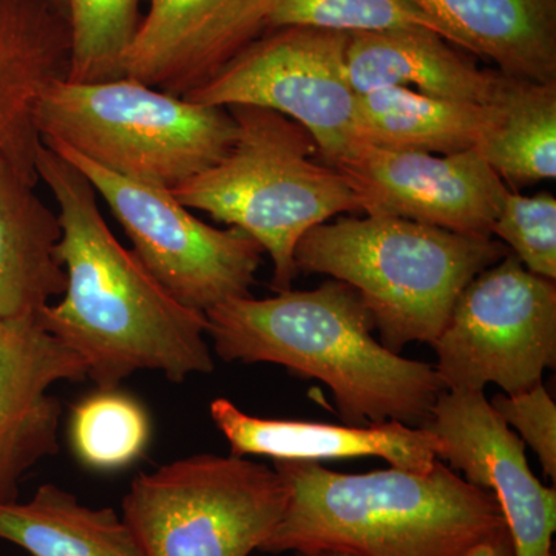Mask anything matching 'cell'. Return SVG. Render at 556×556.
Wrapping results in <instances>:
<instances>
[{
	"mask_svg": "<svg viewBox=\"0 0 556 556\" xmlns=\"http://www.w3.org/2000/svg\"><path fill=\"white\" fill-rule=\"evenodd\" d=\"M36 170L56 200V254L67 276L61 302L36 317L83 358L87 378L100 390H113L142 369L175 383L214 371L206 314L179 303L119 243L89 179L43 142Z\"/></svg>",
	"mask_w": 556,
	"mask_h": 556,
	"instance_id": "1",
	"label": "cell"
},
{
	"mask_svg": "<svg viewBox=\"0 0 556 556\" xmlns=\"http://www.w3.org/2000/svg\"><path fill=\"white\" fill-rule=\"evenodd\" d=\"M206 317L222 361L265 362L320 380L350 426L424 427L445 391L433 365L372 338L375 320L356 289L334 278L313 291L230 299Z\"/></svg>",
	"mask_w": 556,
	"mask_h": 556,
	"instance_id": "2",
	"label": "cell"
},
{
	"mask_svg": "<svg viewBox=\"0 0 556 556\" xmlns=\"http://www.w3.org/2000/svg\"><path fill=\"white\" fill-rule=\"evenodd\" d=\"M287 506L262 552L329 548L356 556H464L506 529L492 493L447 464L364 475L318 463L274 460Z\"/></svg>",
	"mask_w": 556,
	"mask_h": 556,
	"instance_id": "3",
	"label": "cell"
},
{
	"mask_svg": "<svg viewBox=\"0 0 556 556\" xmlns=\"http://www.w3.org/2000/svg\"><path fill=\"white\" fill-rule=\"evenodd\" d=\"M510 254L492 237L464 236L394 217L340 218L308 230L295 248L298 270L356 289L393 353L433 345L463 289Z\"/></svg>",
	"mask_w": 556,
	"mask_h": 556,
	"instance_id": "4",
	"label": "cell"
},
{
	"mask_svg": "<svg viewBox=\"0 0 556 556\" xmlns=\"http://www.w3.org/2000/svg\"><path fill=\"white\" fill-rule=\"evenodd\" d=\"M228 110L237 124L228 153L170 192L257 241L273 260V288L289 291L302 237L336 215L362 211L361 200L342 172L318 160L305 127L254 105Z\"/></svg>",
	"mask_w": 556,
	"mask_h": 556,
	"instance_id": "5",
	"label": "cell"
},
{
	"mask_svg": "<svg viewBox=\"0 0 556 556\" xmlns=\"http://www.w3.org/2000/svg\"><path fill=\"white\" fill-rule=\"evenodd\" d=\"M35 124L42 141L60 142L119 177L167 190L217 164L237 135L228 109L129 76L93 84L51 80L36 100Z\"/></svg>",
	"mask_w": 556,
	"mask_h": 556,
	"instance_id": "6",
	"label": "cell"
},
{
	"mask_svg": "<svg viewBox=\"0 0 556 556\" xmlns=\"http://www.w3.org/2000/svg\"><path fill=\"white\" fill-rule=\"evenodd\" d=\"M287 497L276 468L195 455L138 475L123 518L144 556H249L268 541Z\"/></svg>",
	"mask_w": 556,
	"mask_h": 556,
	"instance_id": "7",
	"label": "cell"
},
{
	"mask_svg": "<svg viewBox=\"0 0 556 556\" xmlns=\"http://www.w3.org/2000/svg\"><path fill=\"white\" fill-rule=\"evenodd\" d=\"M348 33L281 28L230 58L185 98L212 108L254 105L281 113L309 131L317 156L338 167L362 144L357 93L346 76Z\"/></svg>",
	"mask_w": 556,
	"mask_h": 556,
	"instance_id": "8",
	"label": "cell"
},
{
	"mask_svg": "<svg viewBox=\"0 0 556 556\" xmlns=\"http://www.w3.org/2000/svg\"><path fill=\"white\" fill-rule=\"evenodd\" d=\"M42 142L89 179L129 237L131 251L179 303L206 314L249 295L265 251L248 233L214 228L170 190L119 177L60 142Z\"/></svg>",
	"mask_w": 556,
	"mask_h": 556,
	"instance_id": "9",
	"label": "cell"
},
{
	"mask_svg": "<svg viewBox=\"0 0 556 556\" xmlns=\"http://www.w3.org/2000/svg\"><path fill=\"white\" fill-rule=\"evenodd\" d=\"M433 348L445 390L493 383L517 394L535 387L555 368V281L506 255L463 289Z\"/></svg>",
	"mask_w": 556,
	"mask_h": 556,
	"instance_id": "10",
	"label": "cell"
},
{
	"mask_svg": "<svg viewBox=\"0 0 556 556\" xmlns=\"http://www.w3.org/2000/svg\"><path fill=\"white\" fill-rule=\"evenodd\" d=\"M336 169L350 179L365 214L464 236L492 237L510 192L473 149L439 155L361 144Z\"/></svg>",
	"mask_w": 556,
	"mask_h": 556,
	"instance_id": "11",
	"label": "cell"
},
{
	"mask_svg": "<svg viewBox=\"0 0 556 556\" xmlns=\"http://www.w3.org/2000/svg\"><path fill=\"white\" fill-rule=\"evenodd\" d=\"M424 428L438 438L439 460L495 496L515 556H554L555 485H543L533 475L525 442L496 415L484 391L445 390Z\"/></svg>",
	"mask_w": 556,
	"mask_h": 556,
	"instance_id": "12",
	"label": "cell"
},
{
	"mask_svg": "<svg viewBox=\"0 0 556 556\" xmlns=\"http://www.w3.org/2000/svg\"><path fill=\"white\" fill-rule=\"evenodd\" d=\"M84 379L83 358L38 317L0 318V503L17 501L27 471L58 453L62 405L50 388Z\"/></svg>",
	"mask_w": 556,
	"mask_h": 556,
	"instance_id": "13",
	"label": "cell"
},
{
	"mask_svg": "<svg viewBox=\"0 0 556 556\" xmlns=\"http://www.w3.org/2000/svg\"><path fill=\"white\" fill-rule=\"evenodd\" d=\"M68 61L67 16L50 0H0V155L33 185L42 146L36 100L47 84L67 76Z\"/></svg>",
	"mask_w": 556,
	"mask_h": 556,
	"instance_id": "14",
	"label": "cell"
},
{
	"mask_svg": "<svg viewBox=\"0 0 556 556\" xmlns=\"http://www.w3.org/2000/svg\"><path fill=\"white\" fill-rule=\"evenodd\" d=\"M215 426L228 439L230 455L274 460L382 457L391 467L427 471L438 463L439 441L424 427L401 422L331 426L308 420L265 419L247 415L228 399L211 404Z\"/></svg>",
	"mask_w": 556,
	"mask_h": 556,
	"instance_id": "15",
	"label": "cell"
},
{
	"mask_svg": "<svg viewBox=\"0 0 556 556\" xmlns=\"http://www.w3.org/2000/svg\"><path fill=\"white\" fill-rule=\"evenodd\" d=\"M346 76L357 94L404 87L430 97L490 104L501 72L479 68L448 40L422 27L353 33Z\"/></svg>",
	"mask_w": 556,
	"mask_h": 556,
	"instance_id": "16",
	"label": "cell"
},
{
	"mask_svg": "<svg viewBox=\"0 0 556 556\" xmlns=\"http://www.w3.org/2000/svg\"><path fill=\"white\" fill-rule=\"evenodd\" d=\"M442 38L514 78L556 83V0H408Z\"/></svg>",
	"mask_w": 556,
	"mask_h": 556,
	"instance_id": "17",
	"label": "cell"
},
{
	"mask_svg": "<svg viewBox=\"0 0 556 556\" xmlns=\"http://www.w3.org/2000/svg\"><path fill=\"white\" fill-rule=\"evenodd\" d=\"M35 189L0 155V318L38 316L67 285L60 218Z\"/></svg>",
	"mask_w": 556,
	"mask_h": 556,
	"instance_id": "18",
	"label": "cell"
},
{
	"mask_svg": "<svg viewBox=\"0 0 556 556\" xmlns=\"http://www.w3.org/2000/svg\"><path fill=\"white\" fill-rule=\"evenodd\" d=\"M292 27L348 35L422 27L441 36L408 0H233L200 51L201 75H214L260 36Z\"/></svg>",
	"mask_w": 556,
	"mask_h": 556,
	"instance_id": "19",
	"label": "cell"
},
{
	"mask_svg": "<svg viewBox=\"0 0 556 556\" xmlns=\"http://www.w3.org/2000/svg\"><path fill=\"white\" fill-rule=\"evenodd\" d=\"M0 540L31 556H144L130 527L113 508H93L54 484L28 503H0Z\"/></svg>",
	"mask_w": 556,
	"mask_h": 556,
	"instance_id": "20",
	"label": "cell"
},
{
	"mask_svg": "<svg viewBox=\"0 0 556 556\" xmlns=\"http://www.w3.org/2000/svg\"><path fill=\"white\" fill-rule=\"evenodd\" d=\"M475 152L504 185L519 189L556 177V83L501 73Z\"/></svg>",
	"mask_w": 556,
	"mask_h": 556,
	"instance_id": "21",
	"label": "cell"
},
{
	"mask_svg": "<svg viewBox=\"0 0 556 556\" xmlns=\"http://www.w3.org/2000/svg\"><path fill=\"white\" fill-rule=\"evenodd\" d=\"M362 144L415 152L448 153L475 149L489 119V104L430 97L404 87L357 94Z\"/></svg>",
	"mask_w": 556,
	"mask_h": 556,
	"instance_id": "22",
	"label": "cell"
},
{
	"mask_svg": "<svg viewBox=\"0 0 556 556\" xmlns=\"http://www.w3.org/2000/svg\"><path fill=\"white\" fill-rule=\"evenodd\" d=\"M233 0H150L123 60V76L163 89Z\"/></svg>",
	"mask_w": 556,
	"mask_h": 556,
	"instance_id": "23",
	"label": "cell"
},
{
	"mask_svg": "<svg viewBox=\"0 0 556 556\" xmlns=\"http://www.w3.org/2000/svg\"><path fill=\"white\" fill-rule=\"evenodd\" d=\"M150 438L148 413L137 399L98 390L73 408L70 441L76 457L97 470L129 466L142 455Z\"/></svg>",
	"mask_w": 556,
	"mask_h": 556,
	"instance_id": "24",
	"label": "cell"
},
{
	"mask_svg": "<svg viewBox=\"0 0 556 556\" xmlns=\"http://www.w3.org/2000/svg\"><path fill=\"white\" fill-rule=\"evenodd\" d=\"M142 0H65L70 61L65 79L93 84L123 76Z\"/></svg>",
	"mask_w": 556,
	"mask_h": 556,
	"instance_id": "25",
	"label": "cell"
},
{
	"mask_svg": "<svg viewBox=\"0 0 556 556\" xmlns=\"http://www.w3.org/2000/svg\"><path fill=\"white\" fill-rule=\"evenodd\" d=\"M492 236L511 249L530 273L556 280V200L552 193L508 192Z\"/></svg>",
	"mask_w": 556,
	"mask_h": 556,
	"instance_id": "26",
	"label": "cell"
},
{
	"mask_svg": "<svg viewBox=\"0 0 556 556\" xmlns=\"http://www.w3.org/2000/svg\"><path fill=\"white\" fill-rule=\"evenodd\" d=\"M496 415L521 434L540 459L544 473L556 479V405L543 383L517 394H497L490 402Z\"/></svg>",
	"mask_w": 556,
	"mask_h": 556,
	"instance_id": "27",
	"label": "cell"
},
{
	"mask_svg": "<svg viewBox=\"0 0 556 556\" xmlns=\"http://www.w3.org/2000/svg\"><path fill=\"white\" fill-rule=\"evenodd\" d=\"M464 556H515L514 544L507 529L501 530L495 536L478 544Z\"/></svg>",
	"mask_w": 556,
	"mask_h": 556,
	"instance_id": "28",
	"label": "cell"
},
{
	"mask_svg": "<svg viewBox=\"0 0 556 556\" xmlns=\"http://www.w3.org/2000/svg\"><path fill=\"white\" fill-rule=\"evenodd\" d=\"M298 556H356V555L348 554V552H342V551H329V548H321V551L298 552Z\"/></svg>",
	"mask_w": 556,
	"mask_h": 556,
	"instance_id": "29",
	"label": "cell"
},
{
	"mask_svg": "<svg viewBox=\"0 0 556 556\" xmlns=\"http://www.w3.org/2000/svg\"><path fill=\"white\" fill-rule=\"evenodd\" d=\"M50 2L53 3V5L61 11V13H64L65 16H67V10H65V0H50Z\"/></svg>",
	"mask_w": 556,
	"mask_h": 556,
	"instance_id": "30",
	"label": "cell"
}]
</instances>
